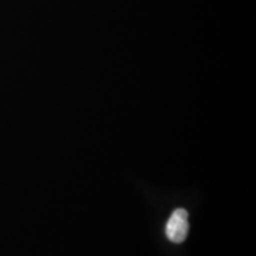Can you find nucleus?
I'll return each mask as SVG.
<instances>
[{"label": "nucleus", "mask_w": 256, "mask_h": 256, "mask_svg": "<svg viewBox=\"0 0 256 256\" xmlns=\"http://www.w3.org/2000/svg\"><path fill=\"white\" fill-rule=\"evenodd\" d=\"M165 232L171 242L182 243L185 241L188 232V211L184 209L174 210L166 224Z\"/></svg>", "instance_id": "obj_1"}]
</instances>
